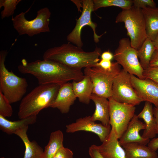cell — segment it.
<instances>
[{
	"instance_id": "1",
	"label": "cell",
	"mask_w": 158,
	"mask_h": 158,
	"mask_svg": "<svg viewBox=\"0 0 158 158\" xmlns=\"http://www.w3.org/2000/svg\"><path fill=\"white\" fill-rule=\"evenodd\" d=\"M18 68L20 73L35 77L39 85L57 84L61 85L71 80L80 81L85 75L81 70L43 59L28 63L25 59H23Z\"/></svg>"
},
{
	"instance_id": "2",
	"label": "cell",
	"mask_w": 158,
	"mask_h": 158,
	"mask_svg": "<svg viewBox=\"0 0 158 158\" xmlns=\"http://www.w3.org/2000/svg\"><path fill=\"white\" fill-rule=\"evenodd\" d=\"M101 49L96 47L91 52H85L81 48L68 42L48 49L44 53L43 59L54 61L71 68L81 70L96 66L102 54Z\"/></svg>"
},
{
	"instance_id": "3",
	"label": "cell",
	"mask_w": 158,
	"mask_h": 158,
	"mask_svg": "<svg viewBox=\"0 0 158 158\" xmlns=\"http://www.w3.org/2000/svg\"><path fill=\"white\" fill-rule=\"evenodd\" d=\"M61 85L57 84L39 85L35 87L22 99L18 112L19 118L37 116L42 110L49 107Z\"/></svg>"
},
{
	"instance_id": "4",
	"label": "cell",
	"mask_w": 158,
	"mask_h": 158,
	"mask_svg": "<svg viewBox=\"0 0 158 158\" xmlns=\"http://www.w3.org/2000/svg\"><path fill=\"white\" fill-rule=\"evenodd\" d=\"M115 22L124 23L132 47L138 50L147 38L142 9L133 6L129 9H122L116 17Z\"/></svg>"
},
{
	"instance_id": "5",
	"label": "cell",
	"mask_w": 158,
	"mask_h": 158,
	"mask_svg": "<svg viewBox=\"0 0 158 158\" xmlns=\"http://www.w3.org/2000/svg\"><path fill=\"white\" fill-rule=\"evenodd\" d=\"M8 54L6 50L0 52V91L11 104L22 100L28 86L25 78L19 77L6 68L5 62Z\"/></svg>"
},
{
	"instance_id": "6",
	"label": "cell",
	"mask_w": 158,
	"mask_h": 158,
	"mask_svg": "<svg viewBox=\"0 0 158 158\" xmlns=\"http://www.w3.org/2000/svg\"><path fill=\"white\" fill-rule=\"evenodd\" d=\"M29 10L12 17L13 26L19 35H27L32 37L41 33L49 32L51 12L49 9L46 7L41 8L37 11L34 19L28 20L25 18V14Z\"/></svg>"
},
{
	"instance_id": "7",
	"label": "cell",
	"mask_w": 158,
	"mask_h": 158,
	"mask_svg": "<svg viewBox=\"0 0 158 158\" xmlns=\"http://www.w3.org/2000/svg\"><path fill=\"white\" fill-rule=\"evenodd\" d=\"M120 65L113 62L111 68L104 70L96 66L85 68L84 75L89 76L93 85L92 93L108 99L111 96L112 88L116 76L121 71Z\"/></svg>"
},
{
	"instance_id": "8",
	"label": "cell",
	"mask_w": 158,
	"mask_h": 158,
	"mask_svg": "<svg viewBox=\"0 0 158 158\" xmlns=\"http://www.w3.org/2000/svg\"><path fill=\"white\" fill-rule=\"evenodd\" d=\"M108 99L109 124L111 127L109 136L114 137L119 140L135 114L136 108L135 106L132 104L118 102L111 97Z\"/></svg>"
},
{
	"instance_id": "9",
	"label": "cell",
	"mask_w": 158,
	"mask_h": 158,
	"mask_svg": "<svg viewBox=\"0 0 158 158\" xmlns=\"http://www.w3.org/2000/svg\"><path fill=\"white\" fill-rule=\"evenodd\" d=\"M114 55V59L122 66L123 69L140 79H145L144 70L140 63L137 50L132 47L129 38H123L120 40Z\"/></svg>"
},
{
	"instance_id": "10",
	"label": "cell",
	"mask_w": 158,
	"mask_h": 158,
	"mask_svg": "<svg viewBox=\"0 0 158 158\" xmlns=\"http://www.w3.org/2000/svg\"><path fill=\"white\" fill-rule=\"evenodd\" d=\"M111 97L118 102L134 106L142 102L132 86L130 75L123 69L114 78Z\"/></svg>"
},
{
	"instance_id": "11",
	"label": "cell",
	"mask_w": 158,
	"mask_h": 158,
	"mask_svg": "<svg viewBox=\"0 0 158 158\" xmlns=\"http://www.w3.org/2000/svg\"><path fill=\"white\" fill-rule=\"evenodd\" d=\"M83 10L79 18L76 20L75 25L72 31L68 35L66 39L68 42L81 48L83 43L81 39V32L82 28L86 25L90 26L93 32L95 42L98 43L102 35H99L96 33V29L97 25L92 21L91 13L94 11V3L92 0H83Z\"/></svg>"
},
{
	"instance_id": "12",
	"label": "cell",
	"mask_w": 158,
	"mask_h": 158,
	"mask_svg": "<svg viewBox=\"0 0 158 158\" xmlns=\"http://www.w3.org/2000/svg\"><path fill=\"white\" fill-rule=\"evenodd\" d=\"M66 128V132L68 133L80 131L92 132L98 136L102 142L107 138L111 130L110 126L96 123L92 120L90 116L78 119L75 122L67 125Z\"/></svg>"
},
{
	"instance_id": "13",
	"label": "cell",
	"mask_w": 158,
	"mask_h": 158,
	"mask_svg": "<svg viewBox=\"0 0 158 158\" xmlns=\"http://www.w3.org/2000/svg\"><path fill=\"white\" fill-rule=\"evenodd\" d=\"M133 86L142 101L148 102L158 106V84L147 78L140 79L130 75Z\"/></svg>"
},
{
	"instance_id": "14",
	"label": "cell",
	"mask_w": 158,
	"mask_h": 158,
	"mask_svg": "<svg viewBox=\"0 0 158 158\" xmlns=\"http://www.w3.org/2000/svg\"><path fill=\"white\" fill-rule=\"evenodd\" d=\"M76 98L72 83H66L61 85L55 99L49 107L57 109L62 114L67 113Z\"/></svg>"
},
{
	"instance_id": "15",
	"label": "cell",
	"mask_w": 158,
	"mask_h": 158,
	"mask_svg": "<svg viewBox=\"0 0 158 158\" xmlns=\"http://www.w3.org/2000/svg\"><path fill=\"white\" fill-rule=\"evenodd\" d=\"M145 125L140 121L137 115L135 114L129 122L128 127L119 140L122 145L131 142L138 143L145 145L148 143L150 139H145L141 136L139 132L142 130H145Z\"/></svg>"
},
{
	"instance_id": "16",
	"label": "cell",
	"mask_w": 158,
	"mask_h": 158,
	"mask_svg": "<svg viewBox=\"0 0 158 158\" xmlns=\"http://www.w3.org/2000/svg\"><path fill=\"white\" fill-rule=\"evenodd\" d=\"M90 99L94 102L95 109L91 116L92 120L100 121L103 125L108 126L109 124V103L108 99L92 93Z\"/></svg>"
},
{
	"instance_id": "17",
	"label": "cell",
	"mask_w": 158,
	"mask_h": 158,
	"mask_svg": "<svg viewBox=\"0 0 158 158\" xmlns=\"http://www.w3.org/2000/svg\"><path fill=\"white\" fill-rule=\"evenodd\" d=\"M96 147L104 158H126L124 150L116 138L109 136Z\"/></svg>"
},
{
	"instance_id": "18",
	"label": "cell",
	"mask_w": 158,
	"mask_h": 158,
	"mask_svg": "<svg viewBox=\"0 0 158 158\" xmlns=\"http://www.w3.org/2000/svg\"><path fill=\"white\" fill-rule=\"evenodd\" d=\"M137 116L139 118H142L144 120L146 126L142 137L148 139L154 138L156 134V124L152 104L145 102L143 109Z\"/></svg>"
},
{
	"instance_id": "19",
	"label": "cell",
	"mask_w": 158,
	"mask_h": 158,
	"mask_svg": "<svg viewBox=\"0 0 158 158\" xmlns=\"http://www.w3.org/2000/svg\"><path fill=\"white\" fill-rule=\"evenodd\" d=\"M124 150L126 158H158L156 151L148 146L138 143L131 142L121 145Z\"/></svg>"
},
{
	"instance_id": "20",
	"label": "cell",
	"mask_w": 158,
	"mask_h": 158,
	"mask_svg": "<svg viewBox=\"0 0 158 158\" xmlns=\"http://www.w3.org/2000/svg\"><path fill=\"white\" fill-rule=\"evenodd\" d=\"M84 77L79 81H73L72 83L73 92L79 101L83 103L88 104L92 93L93 85L90 78L84 75Z\"/></svg>"
},
{
	"instance_id": "21",
	"label": "cell",
	"mask_w": 158,
	"mask_h": 158,
	"mask_svg": "<svg viewBox=\"0 0 158 158\" xmlns=\"http://www.w3.org/2000/svg\"><path fill=\"white\" fill-rule=\"evenodd\" d=\"M28 128L27 126L20 129L14 134L20 138L24 144L25 150L23 158H42L43 150L35 141L29 140L27 133Z\"/></svg>"
},
{
	"instance_id": "22",
	"label": "cell",
	"mask_w": 158,
	"mask_h": 158,
	"mask_svg": "<svg viewBox=\"0 0 158 158\" xmlns=\"http://www.w3.org/2000/svg\"><path fill=\"white\" fill-rule=\"evenodd\" d=\"M37 119V116H33L20 120L11 121L0 115V129L8 134H14L18 130L34 124Z\"/></svg>"
},
{
	"instance_id": "23",
	"label": "cell",
	"mask_w": 158,
	"mask_h": 158,
	"mask_svg": "<svg viewBox=\"0 0 158 158\" xmlns=\"http://www.w3.org/2000/svg\"><path fill=\"white\" fill-rule=\"evenodd\" d=\"M141 9L145 20L147 37L152 41L158 34V7Z\"/></svg>"
},
{
	"instance_id": "24",
	"label": "cell",
	"mask_w": 158,
	"mask_h": 158,
	"mask_svg": "<svg viewBox=\"0 0 158 158\" xmlns=\"http://www.w3.org/2000/svg\"><path fill=\"white\" fill-rule=\"evenodd\" d=\"M63 134L61 131L58 130L51 133L42 158H53L57 151L63 147Z\"/></svg>"
},
{
	"instance_id": "25",
	"label": "cell",
	"mask_w": 158,
	"mask_h": 158,
	"mask_svg": "<svg viewBox=\"0 0 158 158\" xmlns=\"http://www.w3.org/2000/svg\"><path fill=\"white\" fill-rule=\"evenodd\" d=\"M155 49L152 40L147 37L137 50L140 63L144 70L149 67L152 56Z\"/></svg>"
},
{
	"instance_id": "26",
	"label": "cell",
	"mask_w": 158,
	"mask_h": 158,
	"mask_svg": "<svg viewBox=\"0 0 158 158\" xmlns=\"http://www.w3.org/2000/svg\"><path fill=\"white\" fill-rule=\"evenodd\" d=\"M94 11L102 7L111 6L120 7L122 9H127L133 6L132 0H93Z\"/></svg>"
},
{
	"instance_id": "27",
	"label": "cell",
	"mask_w": 158,
	"mask_h": 158,
	"mask_svg": "<svg viewBox=\"0 0 158 158\" xmlns=\"http://www.w3.org/2000/svg\"><path fill=\"white\" fill-rule=\"evenodd\" d=\"M21 0H0V8L4 7V9L1 12L2 19L13 15L16 6Z\"/></svg>"
},
{
	"instance_id": "28",
	"label": "cell",
	"mask_w": 158,
	"mask_h": 158,
	"mask_svg": "<svg viewBox=\"0 0 158 158\" xmlns=\"http://www.w3.org/2000/svg\"><path fill=\"white\" fill-rule=\"evenodd\" d=\"M11 103L0 91V115L3 117H10L13 113Z\"/></svg>"
},
{
	"instance_id": "29",
	"label": "cell",
	"mask_w": 158,
	"mask_h": 158,
	"mask_svg": "<svg viewBox=\"0 0 158 158\" xmlns=\"http://www.w3.org/2000/svg\"><path fill=\"white\" fill-rule=\"evenodd\" d=\"M143 75L145 78L150 79L158 84V67L149 66L144 70Z\"/></svg>"
},
{
	"instance_id": "30",
	"label": "cell",
	"mask_w": 158,
	"mask_h": 158,
	"mask_svg": "<svg viewBox=\"0 0 158 158\" xmlns=\"http://www.w3.org/2000/svg\"><path fill=\"white\" fill-rule=\"evenodd\" d=\"M133 6L141 9L156 7V3L153 0H133Z\"/></svg>"
},
{
	"instance_id": "31",
	"label": "cell",
	"mask_w": 158,
	"mask_h": 158,
	"mask_svg": "<svg viewBox=\"0 0 158 158\" xmlns=\"http://www.w3.org/2000/svg\"><path fill=\"white\" fill-rule=\"evenodd\" d=\"M73 155L71 150L63 147L57 151L53 158H73Z\"/></svg>"
},
{
	"instance_id": "32",
	"label": "cell",
	"mask_w": 158,
	"mask_h": 158,
	"mask_svg": "<svg viewBox=\"0 0 158 158\" xmlns=\"http://www.w3.org/2000/svg\"><path fill=\"white\" fill-rule=\"evenodd\" d=\"M88 152L91 158H104L97 148L96 145L91 146L89 148Z\"/></svg>"
},
{
	"instance_id": "33",
	"label": "cell",
	"mask_w": 158,
	"mask_h": 158,
	"mask_svg": "<svg viewBox=\"0 0 158 158\" xmlns=\"http://www.w3.org/2000/svg\"><path fill=\"white\" fill-rule=\"evenodd\" d=\"M113 62L111 61L103 59H101L98 62L96 66L106 70H110L113 66Z\"/></svg>"
},
{
	"instance_id": "34",
	"label": "cell",
	"mask_w": 158,
	"mask_h": 158,
	"mask_svg": "<svg viewBox=\"0 0 158 158\" xmlns=\"http://www.w3.org/2000/svg\"><path fill=\"white\" fill-rule=\"evenodd\" d=\"M149 66L158 67V48H156L152 56Z\"/></svg>"
},
{
	"instance_id": "35",
	"label": "cell",
	"mask_w": 158,
	"mask_h": 158,
	"mask_svg": "<svg viewBox=\"0 0 158 158\" xmlns=\"http://www.w3.org/2000/svg\"><path fill=\"white\" fill-rule=\"evenodd\" d=\"M100 57L102 59L111 61L114 59V54L109 50L103 52L102 53Z\"/></svg>"
},
{
	"instance_id": "36",
	"label": "cell",
	"mask_w": 158,
	"mask_h": 158,
	"mask_svg": "<svg viewBox=\"0 0 158 158\" xmlns=\"http://www.w3.org/2000/svg\"><path fill=\"white\" fill-rule=\"evenodd\" d=\"M148 146L152 150L156 152L158 149V137L152 138L148 144Z\"/></svg>"
},
{
	"instance_id": "37",
	"label": "cell",
	"mask_w": 158,
	"mask_h": 158,
	"mask_svg": "<svg viewBox=\"0 0 158 158\" xmlns=\"http://www.w3.org/2000/svg\"><path fill=\"white\" fill-rule=\"evenodd\" d=\"M153 114L156 124V133L158 134V106L153 108Z\"/></svg>"
},
{
	"instance_id": "38",
	"label": "cell",
	"mask_w": 158,
	"mask_h": 158,
	"mask_svg": "<svg viewBox=\"0 0 158 158\" xmlns=\"http://www.w3.org/2000/svg\"><path fill=\"white\" fill-rule=\"evenodd\" d=\"M152 42L155 48H158V34Z\"/></svg>"
}]
</instances>
